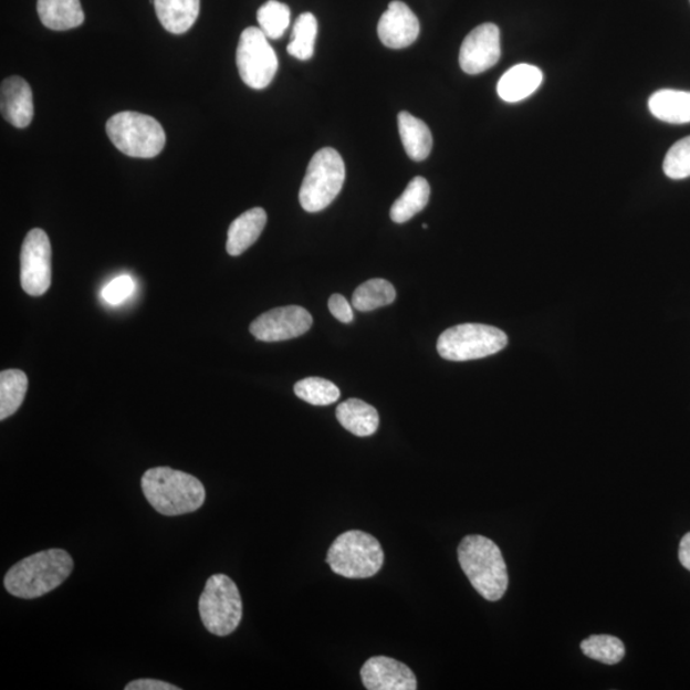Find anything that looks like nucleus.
I'll return each instance as SVG.
<instances>
[{
	"instance_id": "obj_1",
	"label": "nucleus",
	"mask_w": 690,
	"mask_h": 690,
	"mask_svg": "<svg viewBox=\"0 0 690 690\" xmlns=\"http://www.w3.org/2000/svg\"><path fill=\"white\" fill-rule=\"evenodd\" d=\"M142 488L155 511L169 516L199 511L207 498L199 479L169 467H156L146 471Z\"/></svg>"
},
{
	"instance_id": "obj_2",
	"label": "nucleus",
	"mask_w": 690,
	"mask_h": 690,
	"mask_svg": "<svg viewBox=\"0 0 690 690\" xmlns=\"http://www.w3.org/2000/svg\"><path fill=\"white\" fill-rule=\"evenodd\" d=\"M72 571L73 558L67 552L46 550L13 565L6 574L4 586L15 597L38 598L60 587Z\"/></svg>"
},
{
	"instance_id": "obj_3",
	"label": "nucleus",
	"mask_w": 690,
	"mask_h": 690,
	"mask_svg": "<svg viewBox=\"0 0 690 690\" xmlns=\"http://www.w3.org/2000/svg\"><path fill=\"white\" fill-rule=\"evenodd\" d=\"M459 564L467 578L488 602H499L509 585L506 564L494 541L480 535L467 536L458 547Z\"/></svg>"
},
{
	"instance_id": "obj_4",
	"label": "nucleus",
	"mask_w": 690,
	"mask_h": 690,
	"mask_svg": "<svg viewBox=\"0 0 690 690\" xmlns=\"http://www.w3.org/2000/svg\"><path fill=\"white\" fill-rule=\"evenodd\" d=\"M385 561L380 542L363 531L344 532L328 548L326 562L335 574L351 579L374 577Z\"/></svg>"
},
{
	"instance_id": "obj_5",
	"label": "nucleus",
	"mask_w": 690,
	"mask_h": 690,
	"mask_svg": "<svg viewBox=\"0 0 690 690\" xmlns=\"http://www.w3.org/2000/svg\"><path fill=\"white\" fill-rule=\"evenodd\" d=\"M106 134L117 149L130 158L151 159L166 146L167 136L160 123L150 115L121 112L106 122Z\"/></svg>"
},
{
	"instance_id": "obj_6",
	"label": "nucleus",
	"mask_w": 690,
	"mask_h": 690,
	"mask_svg": "<svg viewBox=\"0 0 690 690\" xmlns=\"http://www.w3.org/2000/svg\"><path fill=\"white\" fill-rule=\"evenodd\" d=\"M344 180L345 164L341 154L332 147L318 150L312 156L301 186L300 203L303 210H325L341 194Z\"/></svg>"
},
{
	"instance_id": "obj_7",
	"label": "nucleus",
	"mask_w": 690,
	"mask_h": 690,
	"mask_svg": "<svg viewBox=\"0 0 690 690\" xmlns=\"http://www.w3.org/2000/svg\"><path fill=\"white\" fill-rule=\"evenodd\" d=\"M199 611L205 628L211 635H232L240 626L243 615L240 589L228 575H211L200 597Z\"/></svg>"
},
{
	"instance_id": "obj_8",
	"label": "nucleus",
	"mask_w": 690,
	"mask_h": 690,
	"mask_svg": "<svg viewBox=\"0 0 690 690\" xmlns=\"http://www.w3.org/2000/svg\"><path fill=\"white\" fill-rule=\"evenodd\" d=\"M506 345L508 336L498 327L462 324L450 327L440 335L438 352L443 359L464 363L496 355Z\"/></svg>"
},
{
	"instance_id": "obj_9",
	"label": "nucleus",
	"mask_w": 690,
	"mask_h": 690,
	"mask_svg": "<svg viewBox=\"0 0 690 690\" xmlns=\"http://www.w3.org/2000/svg\"><path fill=\"white\" fill-rule=\"evenodd\" d=\"M237 67L244 84L251 88L262 90L273 82L279 67L278 56L260 28L242 32L237 48Z\"/></svg>"
},
{
	"instance_id": "obj_10",
	"label": "nucleus",
	"mask_w": 690,
	"mask_h": 690,
	"mask_svg": "<svg viewBox=\"0 0 690 690\" xmlns=\"http://www.w3.org/2000/svg\"><path fill=\"white\" fill-rule=\"evenodd\" d=\"M20 269L24 292L40 297L49 291L52 284V244L43 229H32L24 238Z\"/></svg>"
},
{
	"instance_id": "obj_11",
	"label": "nucleus",
	"mask_w": 690,
	"mask_h": 690,
	"mask_svg": "<svg viewBox=\"0 0 690 690\" xmlns=\"http://www.w3.org/2000/svg\"><path fill=\"white\" fill-rule=\"evenodd\" d=\"M314 320L306 309L286 306L270 310L250 326V332L261 342H283L306 334Z\"/></svg>"
},
{
	"instance_id": "obj_12",
	"label": "nucleus",
	"mask_w": 690,
	"mask_h": 690,
	"mask_svg": "<svg viewBox=\"0 0 690 690\" xmlns=\"http://www.w3.org/2000/svg\"><path fill=\"white\" fill-rule=\"evenodd\" d=\"M500 55L499 28L494 23H483L464 39L459 52V64L468 75H480L494 67Z\"/></svg>"
},
{
	"instance_id": "obj_13",
	"label": "nucleus",
	"mask_w": 690,
	"mask_h": 690,
	"mask_svg": "<svg viewBox=\"0 0 690 690\" xmlns=\"http://www.w3.org/2000/svg\"><path fill=\"white\" fill-rule=\"evenodd\" d=\"M360 678L368 690H416L417 679L407 665L386 656H375L365 662Z\"/></svg>"
},
{
	"instance_id": "obj_14",
	"label": "nucleus",
	"mask_w": 690,
	"mask_h": 690,
	"mask_svg": "<svg viewBox=\"0 0 690 690\" xmlns=\"http://www.w3.org/2000/svg\"><path fill=\"white\" fill-rule=\"evenodd\" d=\"M377 34L385 46L405 49L420 35V21L406 3L394 0L377 24Z\"/></svg>"
},
{
	"instance_id": "obj_15",
	"label": "nucleus",
	"mask_w": 690,
	"mask_h": 690,
	"mask_svg": "<svg viewBox=\"0 0 690 690\" xmlns=\"http://www.w3.org/2000/svg\"><path fill=\"white\" fill-rule=\"evenodd\" d=\"M0 111L3 118L18 128H27L34 118V95L27 80L7 79L0 88Z\"/></svg>"
},
{
	"instance_id": "obj_16",
	"label": "nucleus",
	"mask_w": 690,
	"mask_h": 690,
	"mask_svg": "<svg viewBox=\"0 0 690 690\" xmlns=\"http://www.w3.org/2000/svg\"><path fill=\"white\" fill-rule=\"evenodd\" d=\"M542 81L544 75L536 65L516 64L500 79L498 94L506 103L522 102L536 92Z\"/></svg>"
},
{
	"instance_id": "obj_17",
	"label": "nucleus",
	"mask_w": 690,
	"mask_h": 690,
	"mask_svg": "<svg viewBox=\"0 0 690 690\" xmlns=\"http://www.w3.org/2000/svg\"><path fill=\"white\" fill-rule=\"evenodd\" d=\"M268 221L266 211L254 208L238 217L228 230L227 252L230 257H240L259 240Z\"/></svg>"
},
{
	"instance_id": "obj_18",
	"label": "nucleus",
	"mask_w": 690,
	"mask_h": 690,
	"mask_svg": "<svg viewBox=\"0 0 690 690\" xmlns=\"http://www.w3.org/2000/svg\"><path fill=\"white\" fill-rule=\"evenodd\" d=\"M156 15L170 34L190 30L200 14V0H153Z\"/></svg>"
},
{
	"instance_id": "obj_19",
	"label": "nucleus",
	"mask_w": 690,
	"mask_h": 690,
	"mask_svg": "<svg viewBox=\"0 0 690 690\" xmlns=\"http://www.w3.org/2000/svg\"><path fill=\"white\" fill-rule=\"evenodd\" d=\"M38 13L44 27L54 31L76 29L85 21L80 0H39Z\"/></svg>"
},
{
	"instance_id": "obj_20",
	"label": "nucleus",
	"mask_w": 690,
	"mask_h": 690,
	"mask_svg": "<svg viewBox=\"0 0 690 690\" xmlns=\"http://www.w3.org/2000/svg\"><path fill=\"white\" fill-rule=\"evenodd\" d=\"M398 128L402 146L410 159L422 161L429 158L432 150V135L424 121L408 112H400Z\"/></svg>"
},
{
	"instance_id": "obj_21",
	"label": "nucleus",
	"mask_w": 690,
	"mask_h": 690,
	"mask_svg": "<svg viewBox=\"0 0 690 690\" xmlns=\"http://www.w3.org/2000/svg\"><path fill=\"white\" fill-rule=\"evenodd\" d=\"M336 418L345 430L359 438L372 437L379 427L377 410L364 400L348 399L336 408Z\"/></svg>"
},
{
	"instance_id": "obj_22",
	"label": "nucleus",
	"mask_w": 690,
	"mask_h": 690,
	"mask_svg": "<svg viewBox=\"0 0 690 690\" xmlns=\"http://www.w3.org/2000/svg\"><path fill=\"white\" fill-rule=\"evenodd\" d=\"M648 108L657 119L684 125L690 123V93L679 90H660L648 101Z\"/></svg>"
},
{
	"instance_id": "obj_23",
	"label": "nucleus",
	"mask_w": 690,
	"mask_h": 690,
	"mask_svg": "<svg viewBox=\"0 0 690 690\" xmlns=\"http://www.w3.org/2000/svg\"><path fill=\"white\" fill-rule=\"evenodd\" d=\"M431 188L422 177L410 180L405 192L393 203L390 218L394 223L402 224L421 212L429 203Z\"/></svg>"
},
{
	"instance_id": "obj_24",
	"label": "nucleus",
	"mask_w": 690,
	"mask_h": 690,
	"mask_svg": "<svg viewBox=\"0 0 690 690\" xmlns=\"http://www.w3.org/2000/svg\"><path fill=\"white\" fill-rule=\"evenodd\" d=\"M29 379L21 369H4L0 374V420L4 421L22 406Z\"/></svg>"
},
{
	"instance_id": "obj_25",
	"label": "nucleus",
	"mask_w": 690,
	"mask_h": 690,
	"mask_svg": "<svg viewBox=\"0 0 690 690\" xmlns=\"http://www.w3.org/2000/svg\"><path fill=\"white\" fill-rule=\"evenodd\" d=\"M397 299L396 288L385 279H372L360 284L352 295V305L363 312L389 306Z\"/></svg>"
},
{
	"instance_id": "obj_26",
	"label": "nucleus",
	"mask_w": 690,
	"mask_h": 690,
	"mask_svg": "<svg viewBox=\"0 0 690 690\" xmlns=\"http://www.w3.org/2000/svg\"><path fill=\"white\" fill-rule=\"evenodd\" d=\"M317 20L314 14L302 13L294 23L291 44L286 51L300 61H309L315 53Z\"/></svg>"
},
{
	"instance_id": "obj_27",
	"label": "nucleus",
	"mask_w": 690,
	"mask_h": 690,
	"mask_svg": "<svg viewBox=\"0 0 690 690\" xmlns=\"http://www.w3.org/2000/svg\"><path fill=\"white\" fill-rule=\"evenodd\" d=\"M581 650L589 659L605 665L620 662L626 656V647L618 637L614 636H590L582 640Z\"/></svg>"
},
{
	"instance_id": "obj_28",
	"label": "nucleus",
	"mask_w": 690,
	"mask_h": 690,
	"mask_svg": "<svg viewBox=\"0 0 690 690\" xmlns=\"http://www.w3.org/2000/svg\"><path fill=\"white\" fill-rule=\"evenodd\" d=\"M294 393L300 399L312 406H331L339 399L341 390L332 381L322 377H307L294 385Z\"/></svg>"
},
{
	"instance_id": "obj_29",
	"label": "nucleus",
	"mask_w": 690,
	"mask_h": 690,
	"mask_svg": "<svg viewBox=\"0 0 690 690\" xmlns=\"http://www.w3.org/2000/svg\"><path fill=\"white\" fill-rule=\"evenodd\" d=\"M260 30L271 40L281 39L291 24V10L278 0H269L258 11Z\"/></svg>"
},
{
	"instance_id": "obj_30",
	"label": "nucleus",
	"mask_w": 690,
	"mask_h": 690,
	"mask_svg": "<svg viewBox=\"0 0 690 690\" xmlns=\"http://www.w3.org/2000/svg\"><path fill=\"white\" fill-rule=\"evenodd\" d=\"M663 171L671 179L690 177V136L671 146L665 156Z\"/></svg>"
},
{
	"instance_id": "obj_31",
	"label": "nucleus",
	"mask_w": 690,
	"mask_h": 690,
	"mask_svg": "<svg viewBox=\"0 0 690 690\" xmlns=\"http://www.w3.org/2000/svg\"><path fill=\"white\" fill-rule=\"evenodd\" d=\"M135 291V283L133 278L128 275H122L115 278L108 285H106L103 290V299L105 302H108L109 305H119V303L125 302L130 295H133Z\"/></svg>"
},
{
	"instance_id": "obj_32",
	"label": "nucleus",
	"mask_w": 690,
	"mask_h": 690,
	"mask_svg": "<svg viewBox=\"0 0 690 690\" xmlns=\"http://www.w3.org/2000/svg\"><path fill=\"white\" fill-rule=\"evenodd\" d=\"M328 310H331L332 315L343 324H349L353 322V318H355L349 302L345 300L342 294L332 295L331 300H328Z\"/></svg>"
},
{
	"instance_id": "obj_33",
	"label": "nucleus",
	"mask_w": 690,
	"mask_h": 690,
	"mask_svg": "<svg viewBox=\"0 0 690 690\" xmlns=\"http://www.w3.org/2000/svg\"><path fill=\"white\" fill-rule=\"evenodd\" d=\"M126 690H180V688L155 679H139L130 681Z\"/></svg>"
},
{
	"instance_id": "obj_34",
	"label": "nucleus",
	"mask_w": 690,
	"mask_h": 690,
	"mask_svg": "<svg viewBox=\"0 0 690 690\" xmlns=\"http://www.w3.org/2000/svg\"><path fill=\"white\" fill-rule=\"evenodd\" d=\"M679 562L690 572V532L680 541Z\"/></svg>"
},
{
	"instance_id": "obj_35",
	"label": "nucleus",
	"mask_w": 690,
	"mask_h": 690,
	"mask_svg": "<svg viewBox=\"0 0 690 690\" xmlns=\"http://www.w3.org/2000/svg\"><path fill=\"white\" fill-rule=\"evenodd\" d=\"M422 228H424V229H427V228H429V226H427V224H424V226H422Z\"/></svg>"
}]
</instances>
